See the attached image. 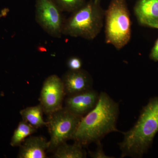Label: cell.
Returning <instances> with one entry per match:
<instances>
[{
	"instance_id": "1",
	"label": "cell",
	"mask_w": 158,
	"mask_h": 158,
	"mask_svg": "<svg viewBox=\"0 0 158 158\" xmlns=\"http://www.w3.org/2000/svg\"><path fill=\"white\" fill-rule=\"evenodd\" d=\"M118 104L101 92L95 107L81 118L73 139L83 146L101 141L108 134L118 131Z\"/></svg>"
},
{
	"instance_id": "2",
	"label": "cell",
	"mask_w": 158,
	"mask_h": 158,
	"mask_svg": "<svg viewBox=\"0 0 158 158\" xmlns=\"http://www.w3.org/2000/svg\"><path fill=\"white\" fill-rule=\"evenodd\" d=\"M158 132V97L151 99L141 110L138 120L118 143L121 158L143 156Z\"/></svg>"
},
{
	"instance_id": "3",
	"label": "cell",
	"mask_w": 158,
	"mask_h": 158,
	"mask_svg": "<svg viewBox=\"0 0 158 158\" xmlns=\"http://www.w3.org/2000/svg\"><path fill=\"white\" fill-rule=\"evenodd\" d=\"M105 12L100 2L89 0L65 19L62 34L92 40L103 26Z\"/></svg>"
},
{
	"instance_id": "4",
	"label": "cell",
	"mask_w": 158,
	"mask_h": 158,
	"mask_svg": "<svg viewBox=\"0 0 158 158\" xmlns=\"http://www.w3.org/2000/svg\"><path fill=\"white\" fill-rule=\"evenodd\" d=\"M106 42L120 50L127 44L131 23L126 0H112L105 12Z\"/></svg>"
},
{
	"instance_id": "5",
	"label": "cell",
	"mask_w": 158,
	"mask_h": 158,
	"mask_svg": "<svg viewBox=\"0 0 158 158\" xmlns=\"http://www.w3.org/2000/svg\"><path fill=\"white\" fill-rule=\"evenodd\" d=\"M48 115L47 126L51 138L48 151H54L60 144L73 139L82 117L65 107Z\"/></svg>"
},
{
	"instance_id": "6",
	"label": "cell",
	"mask_w": 158,
	"mask_h": 158,
	"mask_svg": "<svg viewBox=\"0 0 158 158\" xmlns=\"http://www.w3.org/2000/svg\"><path fill=\"white\" fill-rule=\"evenodd\" d=\"M62 11L53 0H36L35 19L49 35L60 38L65 19Z\"/></svg>"
},
{
	"instance_id": "7",
	"label": "cell",
	"mask_w": 158,
	"mask_h": 158,
	"mask_svg": "<svg viewBox=\"0 0 158 158\" xmlns=\"http://www.w3.org/2000/svg\"><path fill=\"white\" fill-rule=\"evenodd\" d=\"M65 94L62 79L56 75L47 78L43 84L40 98L44 112L49 115L62 108Z\"/></svg>"
},
{
	"instance_id": "8",
	"label": "cell",
	"mask_w": 158,
	"mask_h": 158,
	"mask_svg": "<svg viewBox=\"0 0 158 158\" xmlns=\"http://www.w3.org/2000/svg\"><path fill=\"white\" fill-rule=\"evenodd\" d=\"M99 94L92 89L69 95L65 99V108L73 114L82 117L95 107Z\"/></svg>"
},
{
	"instance_id": "9",
	"label": "cell",
	"mask_w": 158,
	"mask_h": 158,
	"mask_svg": "<svg viewBox=\"0 0 158 158\" xmlns=\"http://www.w3.org/2000/svg\"><path fill=\"white\" fill-rule=\"evenodd\" d=\"M62 80L65 94L68 96L91 89L92 78L83 69L69 70L63 75Z\"/></svg>"
},
{
	"instance_id": "10",
	"label": "cell",
	"mask_w": 158,
	"mask_h": 158,
	"mask_svg": "<svg viewBox=\"0 0 158 158\" xmlns=\"http://www.w3.org/2000/svg\"><path fill=\"white\" fill-rule=\"evenodd\" d=\"M134 12L140 25L158 29V0H137Z\"/></svg>"
},
{
	"instance_id": "11",
	"label": "cell",
	"mask_w": 158,
	"mask_h": 158,
	"mask_svg": "<svg viewBox=\"0 0 158 158\" xmlns=\"http://www.w3.org/2000/svg\"><path fill=\"white\" fill-rule=\"evenodd\" d=\"M49 145V141L41 136L28 137L20 145L18 157L46 158V151H48Z\"/></svg>"
},
{
	"instance_id": "12",
	"label": "cell",
	"mask_w": 158,
	"mask_h": 158,
	"mask_svg": "<svg viewBox=\"0 0 158 158\" xmlns=\"http://www.w3.org/2000/svg\"><path fill=\"white\" fill-rule=\"evenodd\" d=\"M43 112L42 106L39 104L25 108L20 111V114L23 120L37 129L44 126H47V121L44 119Z\"/></svg>"
},
{
	"instance_id": "13",
	"label": "cell",
	"mask_w": 158,
	"mask_h": 158,
	"mask_svg": "<svg viewBox=\"0 0 158 158\" xmlns=\"http://www.w3.org/2000/svg\"><path fill=\"white\" fill-rule=\"evenodd\" d=\"M81 144L75 142L69 144L62 143L54 151V157L56 158H86V153Z\"/></svg>"
},
{
	"instance_id": "14",
	"label": "cell",
	"mask_w": 158,
	"mask_h": 158,
	"mask_svg": "<svg viewBox=\"0 0 158 158\" xmlns=\"http://www.w3.org/2000/svg\"><path fill=\"white\" fill-rule=\"evenodd\" d=\"M36 131L37 129L23 120L20 122L16 129L15 130L10 144L13 147L20 146L26 138L34 134Z\"/></svg>"
},
{
	"instance_id": "15",
	"label": "cell",
	"mask_w": 158,
	"mask_h": 158,
	"mask_svg": "<svg viewBox=\"0 0 158 158\" xmlns=\"http://www.w3.org/2000/svg\"><path fill=\"white\" fill-rule=\"evenodd\" d=\"M62 11L72 12L76 11L86 2V0H53Z\"/></svg>"
},
{
	"instance_id": "16",
	"label": "cell",
	"mask_w": 158,
	"mask_h": 158,
	"mask_svg": "<svg viewBox=\"0 0 158 158\" xmlns=\"http://www.w3.org/2000/svg\"><path fill=\"white\" fill-rule=\"evenodd\" d=\"M67 66L69 70H80L82 66L81 60L77 57H71L67 61Z\"/></svg>"
},
{
	"instance_id": "17",
	"label": "cell",
	"mask_w": 158,
	"mask_h": 158,
	"mask_svg": "<svg viewBox=\"0 0 158 158\" xmlns=\"http://www.w3.org/2000/svg\"><path fill=\"white\" fill-rule=\"evenodd\" d=\"M97 148L96 150L94 152H90V156L91 157L94 158H113V157H110V156H107L105 153L103 149L102 145L101 143V141L97 142Z\"/></svg>"
},
{
	"instance_id": "18",
	"label": "cell",
	"mask_w": 158,
	"mask_h": 158,
	"mask_svg": "<svg viewBox=\"0 0 158 158\" xmlns=\"http://www.w3.org/2000/svg\"><path fill=\"white\" fill-rule=\"evenodd\" d=\"M150 58L151 59L155 61L158 62V38L156 40L155 43L153 47L152 48L150 54Z\"/></svg>"
},
{
	"instance_id": "19",
	"label": "cell",
	"mask_w": 158,
	"mask_h": 158,
	"mask_svg": "<svg viewBox=\"0 0 158 158\" xmlns=\"http://www.w3.org/2000/svg\"><path fill=\"white\" fill-rule=\"evenodd\" d=\"M92 1H96V2H100L101 0H92Z\"/></svg>"
}]
</instances>
